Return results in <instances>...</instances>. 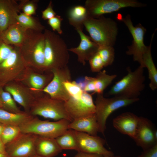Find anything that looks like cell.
<instances>
[{"label": "cell", "instance_id": "1", "mask_svg": "<svg viewBox=\"0 0 157 157\" xmlns=\"http://www.w3.org/2000/svg\"><path fill=\"white\" fill-rule=\"evenodd\" d=\"M43 33L45 72L51 73L53 69L67 66L69 55L65 41L59 35L48 29H45Z\"/></svg>", "mask_w": 157, "mask_h": 157}, {"label": "cell", "instance_id": "2", "mask_svg": "<svg viewBox=\"0 0 157 157\" xmlns=\"http://www.w3.org/2000/svg\"><path fill=\"white\" fill-rule=\"evenodd\" d=\"M19 48L28 67L40 73L45 72L44 38L42 32L27 30L25 39Z\"/></svg>", "mask_w": 157, "mask_h": 157}, {"label": "cell", "instance_id": "3", "mask_svg": "<svg viewBox=\"0 0 157 157\" xmlns=\"http://www.w3.org/2000/svg\"><path fill=\"white\" fill-rule=\"evenodd\" d=\"M83 25L90 37L99 47L114 45L118 29L113 19L104 15L97 18L88 16Z\"/></svg>", "mask_w": 157, "mask_h": 157}, {"label": "cell", "instance_id": "4", "mask_svg": "<svg viewBox=\"0 0 157 157\" xmlns=\"http://www.w3.org/2000/svg\"><path fill=\"white\" fill-rule=\"evenodd\" d=\"M126 70L127 74L112 86L108 95L131 99H139L145 87L144 68L140 66L132 71L128 67Z\"/></svg>", "mask_w": 157, "mask_h": 157}, {"label": "cell", "instance_id": "5", "mask_svg": "<svg viewBox=\"0 0 157 157\" xmlns=\"http://www.w3.org/2000/svg\"><path fill=\"white\" fill-rule=\"evenodd\" d=\"M29 113L34 116H39L55 121L66 119L71 122L73 120L66 111L65 101L52 99L43 92L36 98Z\"/></svg>", "mask_w": 157, "mask_h": 157}, {"label": "cell", "instance_id": "6", "mask_svg": "<svg viewBox=\"0 0 157 157\" xmlns=\"http://www.w3.org/2000/svg\"><path fill=\"white\" fill-rule=\"evenodd\" d=\"M70 122L66 119L54 122L43 120L34 116L19 127L22 133L56 138L68 129Z\"/></svg>", "mask_w": 157, "mask_h": 157}, {"label": "cell", "instance_id": "7", "mask_svg": "<svg viewBox=\"0 0 157 157\" xmlns=\"http://www.w3.org/2000/svg\"><path fill=\"white\" fill-rule=\"evenodd\" d=\"M139 100L113 96L111 98L104 97L103 94H97L94 102L95 114L99 126V132L104 135L106 122L108 117L115 110L132 104Z\"/></svg>", "mask_w": 157, "mask_h": 157}, {"label": "cell", "instance_id": "8", "mask_svg": "<svg viewBox=\"0 0 157 157\" xmlns=\"http://www.w3.org/2000/svg\"><path fill=\"white\" fill-rule=\"evenodd\" d=\"M28 67L19 47H16L9 57L0 65V86L3 88L9 83L18 81Z\"/></svg>", "mask_w": 157, "mask_h": 157}, {"label": "cell", "instance_id": "9", "mask_svg": "<svg viewBox=\"0 0 157 157\" xmlns=\"http://www.w3.org/2000/svg\"><path fill=\"white\" fill-rule=\"evenodd\" d=\"M146 6L135 0H87L84 6L88 17L97 18L104 14L117 11L122 8L142 7Z\"/></svg>", "mask_w": 157, "mask_h": 157}, {"label": "cell", "instance_id": "10", "mask_svg": "<svg viewBox=\"0 0 157 157\" xmlns=\"http://www.w3.org/2000/svg\"><path fill=\"white\" fill-rule=\"evenodd\" d=\"M117 18L118 20L124 23L133 38L131 45L128 47L126 54L132 56L134 61L138 62L140 66L144 68L143 56L148 47V46H146L144 42L146 29L140 23L134 26L131 20L130 15H129L123 17L121 14H119Z\"/></svg>", "mask_w": 157, "mask_h": 157}, {"label": "cell", "instance_id": "11", "mask_svg": "<svg viewBox=\"0 0 157 157\" xmlns=\"http://www.w3.org/2000/svg\"><path fill=\"white\" fill-rule=\"evenodd\" d=\"M53 77L49 83L40 92L47 94L52 99L65 102L70 98V96L65 88L63 82L71 81L70 70L67 66L51 71Z\"/></svg>", "mask_w": 157, "mask_h": 157}, {"label": "cell", "instance_id": "12", "mask_svg": "<svg viewBox=\"0 0 157 157\" xmlns=\"http://www.w3.org/2000/svg\"><path fill=\"white\" fill-rule=\"evenodd\" d=\"M37 135L21 133L14 140L5 145L8 157H30L36 154L35 143Z\"/></svg>", "mask_w": 157, "mask_h": 157}, {"label": "cell", "instance_id": "13", "mask_svg": "<svg viewBox=\"0 0 157 157\" xmlns=\"http://www.w3.org/2000/svg\"><path fill=\"white\" fill-rule=\"evenodd\" d=\"M67 113L73 120L95 114V106L92 95L83 92L81 97L74 99L71 97L65 102Z\"/></svg>", "mask_w": 157, "mask_h": 157}, {"label": "cell", "instance_id": "14", "mask_svg": "<svg viewBox=\"0 0 157 157\" xmlns=\"http://www.w3.org/2000/svg\"><path fill=\"white\" fill-rule=\"evenodd\" d=\"M76 140L77 152L97 154L105 156L114 155L113 153L104 147L106 141L97 136L72 130Z\"/></svg>", "mask_w": 157, "mask_h": 157}, {"label": "cell", "instance_id": "15", "mask_svg": "<svg viewBox=\"0 0 157 157\" xmlns=\"http://www.w3.org/2000/svg\"><path fill=\"white\" fill-rule=\"evenodd\" d=\"M136 144L144 150L157 144V132L151 122L147 118L139 117L133 139Z\"/></svg>", "mask_w": 157, "mask_h": 157}, {"label": "cell", "instance_id": "16", "mask_svg": "<svg viewBox=\"0 0 157 157\" xmlns=\"http://www.w3.org/2000/svg\"><path fill=\"white\" fill-rule=\"evenodd\" d=\"M3 88L5 91L11 95L15 102L24 108L25 112L29 113L31 107L37 97L34 94V91L17 81L9 83Z\"/></svg>", "mask_w": 157, "mask_h": 157}, {"label": "cell", "instance_id": "17", "mask_svg": "<svg viewBox=\"0 0 157 157\" xmlns=\"http://www.w3.org/2000/svg\"><path fill=\"white\" fill-rule=\"evenodd\" d=\"M79 35L81 41L78 46L68 49L69 51L76 54L78 62L84 65L86 61L97 52L99 46L91 38L85 35L83 30H76Z\"/></svg>", "mask_w": 157, "mask_h": 157}, {"label": "cell", "instance_id": "18", "mask_svg": "<svg viewBox=\"0 0 157 157\" xmlns=\"http://www.w3.org/2000/svg\"><path fill=\"white\" fill-rule=\"evenodd\" d=\"M21 10L19 3L15 0H0V33L17 22Z\"/></svg>", "mask_w": 157, "mask_h": 157}, {"label": "cell", "instance_id": "19", "mask_svg": "<svg viewBox=\"0 0 157 157\" xmlns=\"http://www.w3.org/2000/svg\"><path fill=\"white\" fill-rule=\"evenodd\" d=\"M33 69L28 67L18 81L29 88L32 91L40 92L51 80L52 73L43 74L34 72Z\"/></svg>", "mask_w": 157, "mask_h": 157}, {"label": "cell", "instance_id": "20", "mask_svg": "<svg viewBox=\"0 0 157 157\" xmlns=\"http://www.w3.org/2000/svg\"><path fill=\"white\" fill-rule=\"evenodd\" d=\"M139 117L130 112L123 113L113 120L114 128L120 133L128 135L133 140Z\"/></svg>", "mask_w": 157, "mask_h": 157}, {"label": "cell", "instance_id": "21", "mask_svg": "<svg viewBox=\"0 0 157 157\" xmlns=\"http://www.w3.org/2000/svg\"><path fill=\"white\" fill-rule=\"evenodd\" d=\"M36 154L41 157H54L62 151L55 138L39 135L35 143Z\"/></svg>", "mask_w": 157, "mask_h": 157}, {"label": "cell", "instance_id": "22", "mask_svg": "<svg viewBox=\"0 0 157 157\" xmlns=\"http://www.w3.org/2000/svg\"><path fill=\"white\" fill-rule=\"evenodd\" d=\"M68 129L97 136L99 132V126L95 114L73 120L69 123Z\"/></svg>", "mask_w": 157, "mask_h": 157}, {"label": "cell", "instance_id": "23", "mask_svg": "<svg viewBox=\"0 0 157 157\" xmlns=\"http://www.w3.org/2000/svg\"><path fill=\"white\" fill-rule=\"evenodd\" d=\"M26 31L17 22L0 33V37L6 44L20 47L25 39Z\"/></svg>", "mask_w": 157, "mask_h": 157}, {"label": "cell", "instance_id": "24", "mask_svg": "<svg viewBox=\"0 0 157 157\" xmlns=\"http://www.w3.org/2000/svg\"><path fill=\"white\" fill-rule=\"evenodd\" d=\"M34 116L25 112L14 113L0 108V123L5 125L19 126L28 122Z\"/></svg>", "mask_w": 157, "mask_h": 157}, {"label": "cell", "instance_id": "25", "mask_svg": "<svg viewBox=\"0 0 157 157\" xmlns=\"http://www.w3.org/2000/svg\"><path fill=\"white\" fill-rule=\"evenodd\" d=\"M155 32V31L152 35L150 44L148 46L142 57L143 67L147 68L148 71L149 78L150 81L149 86L153 91L157 88V69L153 61L151 51V42Z\"/></svg>", "mask_w": 157, "mask_h": 157}, {"label": "cell", "instance_id": "26", "mask_svg": "<svg viewBox=\"0 0 157 157\" xmlns=\"http://www.w3.org/2000/svg\"><path fill=\"white\" fill-rule=\"evenodd\" d=\"M67 16L69 23L76 30H83L84 23L88 16L85 7L81 5L70 8L68 11Z\"/></svg>", "mask_w": 157, "mask_h": 157}, {"label": "cell", "instance_id": "27", "mask_svg": "<svg viewBox=\"0 0 157 157\" xmlns=\"http://www.w3.org/2000/svg\"><path fill=\"white\" fill-rule=\"evenodd\" d=\"M17 21L20 26L26 30H31L42 32L45 29V26L38 19L23 13H20L18 14Z\"/></svg>", "mask_w": 157, "mask_h": 157}, {"label": "cell", "instance_id": "28", "mask_svg": "<svg viewBox=\"0 0 157 157\" xmlns=\"http://www.w3.org/2000/svg\"><path fill=\"white\" fill-rule=\"evenodd\" d=\"M60 148L63 150H73L77 151L76 140L71 129H68L65 132L55 138Z\"/></svg>", "mask_w": 157, "mask_h": 157}, {"label": "cell", "instance_id": "29", "mask_svg": "<svg viewBox=\"0 0 157 157\" xmlns=\"http://www.w3.org/2000/svg\"><path fill=\"white\" fill-rule=\"evenodd\" d=\"M117 76L116 75H109L105 70L98 72L95 78V91L94 93L103 94L104 90Z\"/></svg>", "mask_w": 157, "mask_h": 157}, {"label": "cell", "instance_id": "30", "mask_svg": "<svg viewBox=\"0 0 157 157\" xmlns=\"http://www.w3.org/2000/svg\"><path fill=\"white\" fill-rule=\"evenodd\" d=\"M0 101L1 108L10 112L19 113L23 112L17 106L11 95L0 86Z\"/></svg>", "mask_w": 157, "mask_h": 157}, {"label": "cell", "instance_id": "31", "mask_svg": "<svg viewBox=\"0 0 157 157\" xmlns=\"http://www.w3.org/2000/svg\"><path fill=\"white\" fill-rule=\"evenodd\" d=\"M21 133L19 127L13 125H5L0 138L5 145L14 140Z\"/></svg>", "mask_w": 157, "mask_h": 157}, {"label": "cell", "instance_id": "32", "mask_svg": "<svg viewBox=\"0 0 157 157\" xmlns=\"http://www.w3.org/2000/svg\"><path fill=\"white\" fill-rule=\"evenodd\" d=\"M97 52L101 58L104 67L111 65L115 58V50L113 46L99 47Z\"/></svg>", "mask_w": 157, "mask_h": 157}, {"label": "cell", "instance_id": "33", "mask_svg": "<svg viewBox=\"0 0 157 157\" xmlns=\"http://www.w3.org/2000/svg\"><path fill=\"white\" fill-rule=\"evenodd\" d=\"M63 83L70 97L74 99L81 97L83 91L76 81L67 80L64 81Z\"/></svg>", "mask_w": 157, "mask_h": 157}, {"label": "cell", "instance_id": "34", "mask_svg": "<svg viewBox=\"0 0 157 157\" xmlns=\"http://www.w3.org/2000/svg\"><path fill=\"white\" fill-rule=\"evenodd\" d=\"M38 1L36 0H21L19 3L20 10L24 14L32 16L36 13Z\"/></svg>", "mask_w": 157, "mask_h": 157}, {"label": "cell", "instance_id": "35", "mask_svg": "<svg viewBox=\"0 0 157 157\" xmlns=\"http://www.w3.org/2000/svg\"><path fill=\"white\" fill-rule=\"evenodd\" d=\"M16 47L6 44L0 37V65L9 57Z\"/></svg>", "mask_w": 157, "mask_h": 157}, {"label": "cell", "instance_id": "36", "mask_svg": "<svg viewBox=\"0 0 157 157\" xmlns=\"http://www.w3.org/2000/svg\"><path fill=\"white\" fill-rule=\"evenodd\" d=\"M91 71L98 72L104 67L103 62L97 52L88 60Z\"/></svg>", "mask_w": 157, "mask_h": 157}, {"label": "cell", "instance_id": "37", "mask_svg": "<svg viewBox=\"0 0 157 157\" xmlns=\"http://www.w3.org/2000/svg\"><path fill=\"white\" fill-rule=\"evenodd\" d=\"M63 20V18L60 16L56 15L48 20L47 23L53 31H56L59 34H61L63 33V31L61 28V25Z\"/></svg>", "mask_w": 157, "mask_h": 157}, {"label": "cell", "instance_id": "38", "mask_svg": "<svg viewBox=\"0 0 157 157\" xmlns=\"http://www.w3.org/2000/svg\"><path fill=\"white\" fill-rule=\"evenodd\" d=\"M56 15V13L53 8L52 2L51 1L47 8L42 11V18L44 20H48L54 17Z\"/></svg>", "mask_w": 157, "mask_h": 157}, {"label": "cell", "instance_id": "39", "mask_svg": "<svg viewBox=\"0 0 157 157\" xmlns=\"http://www.w3.org/2000/svg\"><path fill=\"white\" fill-rule=\"evenodd\" d=\"M137 157H157V144L149 149L143 150Z\"/></svg>", "mask_w": 157, "mask_h": 157}, {"label": "cell", "instance_id": "40", "mask_svg": "<svg viewBox=\"0 0 157 157\" xmlns=\"http://www.w3.org/2000/svg\"><path fill=\"white\" fill-rule=\"evenodd\" d=\"M74 157H105L104 156L95 153L78 152Z\"/></svg>", "mask_w": 157, "mask_h": 157}, {"label": "cell", "instance_id": "41", "mask_svg": "<svg viewBox=\"0 0 157 157\" xmlns=\"http://www.w3.org/2000/svg\"><path fill=\"white\" fill-rule=\"evenodd\" d=\"M0 152L7 155L6 151L5 145L3 143L0 138Z\"/></svg>", "mask_w": 157, "mask_h": 157}, {"label": "cell", "instance_id": "42", "mask_svg": "<svg viewBox=\"0 0 157 157\" xmlns=\"http://www.w3.org/2000/svg\"><path fill=\"white\" fill-rule=\"evenodd\" d=\"M5 125L0 123V136Z\"/></svg>", "mask_w": 157, "mask_h": 157}, {"label": "cell", "instance_id": "43", "mask_svg": "<svg viewBox=\"0 0 157 157\" xmlns=\"http://www.w3.org/2000/svg\"><path fill=\"white\" fill-rule=\"evenodd\" d=\"M0 157H8L7 155L0 152Z\"/></svg>", "mask_w": 157, "mask_h": 157}, {"label": "cell", "instance_id": "44", "mask_svg": "<svg viewBox=\"0 0 157 157\" xmlns=\"http://www.w3.org/2000/svg\"><path fill=\"white\" fill-rule=\"evenodd\" d=\"M105 157H122L119 156H114V155L111 156H105Z\"/></svg>", "mask_w": 157, "mask_h": 157}, {"label": "cell", "instance_id": "45", "mask_svg": "<svg viewBox=\"0 0 157 157\" xmlns=\"http://www.w3.org/2000/svg\"><path fill=\"white\" fill-rule=\"evenodd\" d=\"M30 157H41L40 156H38V155H36V154H35V155H34Z\"/></svg>", "mask_w": 157, "mask_h": 157}, {"label": "cell", "instance_id": "46", "mask_svg": "<svg viewBox=\"0 0 157 157\" xmlns=\"http://www.w3.org/2000/svg\"><path fill=\"white\" fill-rule=\"evenodd\" d=\"M0 108H1V105L0 101Z\"/></svg>", "mask_w": 157, "mask_h": 157}]
</instances>
